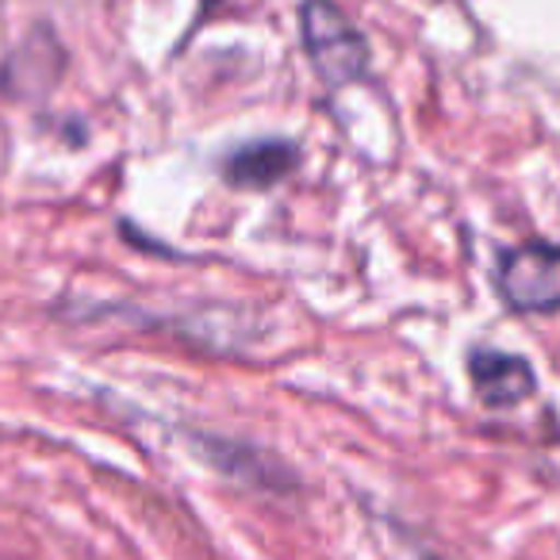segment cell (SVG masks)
<instances>
[{
    "label": "cell",
    "mask_w": 560,
    "mask_h": 560,
    "mask_svg": "<svg viewBox=\"0 0 560 560\" xmlns=\"http://www.w3.org/2000/svg\"><path fill=\"white\" fill-rule=\"evenodd\" d=\"M300 35L312 58V70L330 89L353 85L369 73V43L353 27V20L330 0H304L300 4Z\"/></svg>",
    "instance_id": "6da1fadb"
},
{
    "label": "cell",
    "mask_w": 560,
    "mask_h": 560,
    "mask_svg": "<svg viewBox=\"0 0 560 560\" xmlns=\"http://www.w3.org/2000/svg\"><path fill=\"white\" fill-rule=\"evenodd\" d=\"M499 296L526 315L560 312V246L526 242L499 257Z\"/></svg>",
    "instance_id": "7a4b0ae2"
},
{
    "label": "cell",
    "mask_w": 560,
    "mask_h": 560,
    "mask_svg": "<svg viewBox=\"0 0 560 560\" xmlns=\"http://www.w3.org/2000/svg\"><path fill=\"white\" fill-rule=\"evenodd\" d=\"M468 376H472L476 396L488 407H514L534 396L537 376L526 358L503 350H476L468 358Z\"/></svg>",
    "instance_id": "3957f363"
},
{
    "label": "cell",
    "mask_w": 560,
    "mask_h": 560,
    "mask_svg": "<svg viewBox=\"0 0 560 560\" xmlns=\"http://www.w3.org/2000/svg\"><path fill=\"white\" fill-rule=\"evenodd\" d=\"M300 165L296 142L284 139H257L249 147H238L223 162V173L234 188H272Z\"/></svg>",
    "instance_id": "277c9868"
}]
</instances>
